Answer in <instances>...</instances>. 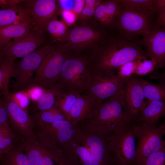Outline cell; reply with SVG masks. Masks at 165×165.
Here are the masks:
<instances>
[{"label":"cell","instance_id":"obj_1","mask_svg":"<svg viewBox=\"0 0 165 165\" xmlns=\"http://www.w3.org/2000/svg\"><path fill=\"white\" fill-rule=\"evenodd\" d=\"M84 53L92 70L106 72H116L128 62L147 58L139 43L122 34L107 37Z\"/></svg>","mask_w":165,"mask_h":165},{"label":"cell","instance_id":"obj_2","mask_svg":"<svg viewBox=\"0 0 165 165\" xmlns=\"http://www.w3.org/2000/svg\"><path fill=\"white\" fill-rule=\"evenodd\" d=\"M91 72L84 53L70 52L63 64L55 88L82 94L86 90Z\"/></svg>","mask_w":165,"mask_h":165},{"label":"cell","instance_id":"obj_3","mask_svg":"<svg viewBox=\"0 0 165 165\" xmlns=\"http://www.w3.org/2000/svg\"><path fill=\"white\" fill-rule=\"evenodd\" d=\"M70 51L63 44H50L42 64L35 73L30 86L45 91L53 90L60 75L63 64Z\"/></svg>","mask_w":165,"mask_h":165},{"label":"cell","instance_id":"obj_4","mask_svg":"<svg viewBox=\"0 0 165 165\" xmlns=\"http://www.w3.org/2000/svg\"><path fill=\"white\" fill-rule=\"evenodd\" d=\"M124 105L123 90L97 106L90 116L82 122L99 130L112 132L119 126L128 123L124 117Z\"/></svg>","mask_w":165,"mask_h":165},{"label":"cell","instance_id":"obj_5","mask_svg":"<svg viewBox=\"0 0 165 165\" xmlns=\"http://www.w3.org/2000/svg\"><path fill=\"white\" fill-rule=\"evenodd\" d=\"M112 132L99 130L81 122L75 138L85 147L101 165H116L109 147Z\"/></svg>","mask_w":165,"mask_h":165},{"label":"cell","instance_id":"obj_6","mask_svg":"<svg viewBox=\"0 0 165 165\" xmlns=\"http://www.w3.org/2000/svg\"><path fill=\"white\" fill-rule=\"evenodd\" d=\"M126 79L120 77L116 72L92 70L86 90L82 94L90 98L97 106L123 90Z\"/></svg>","mask_w":165,"mask_h":165},{"label":"cell","instance_id":"obj_7","mask_svg":"<svg viewBox=\"0 0 165 165\" xmlns=\"http://www.w3.org/2000/svg\"><path fill=\"white\" fill-rule=\"evenodd\" d=\"M107 37L104 26L93 21L70 29L67 40L63 44L71 52L79 53L90 50Z\"/></svg>","mask_w":165,"mask_h":165},{"label":"cell","instance_id":"obj_8","mask_svg":"<svg viewBox=\"0 0 165 165\" xmlns=\"http://www.w3.org/2000/svg\"><path fill=\"white\" fill-rule=\"evenodd\" d=\"M78 128L69 120H63L46 124L34 129L36 141L48 148L62 149L75 137Z\"/></svg>","mask_w":165,"mask_h":165},{"label":"cell","instance_id":"obj_9","mask_svg":"<svg viewBox=\"0 0 165 165\" xmlns=\"http://www.w3.org/2000/svg\"><path fill=\"white\" fill-rule=\"evenodd\" d=\"M136 139L130 124L124 123L113 130L109 147L116 165H134L137 152Z\"/></svg>","mask_w":165,"mask_h":165},{"label":"cell","instance_id":"obj_10","mask_svg":"<svg viewBox=\"0 0 165 165\" xmlns=\"http://www.w3.org/2000/svg\"><path fill=\"white\" fill-rule=\"evenodd\" d=\"M137 140L136 156L134 165H141L152 153L163 148V132L159 127L136 121L131 124Z\"/></svg>","mask_w":165,"mask_h":165},{"label":"cell","instance_id":"obj_11","mask_svg":"<svg viewBox=\"0 0 165 165\" xmlns=\"http://www.w3.org/2000/svg\"><path fill=\"white\" fill-rule=\"evenodd\" d=\"M151 16L145 13L125 8L121 5L113 24H115L122 34L126 37L131 38L137 35L143 37L149 33L153 27L151 26Z\"/></svg>","mask_w":165,"mask_h":165},{"label":"cell","instance_id":"obj_12","mask_svg":"<svg viewBox=\"0 0 165 165\" xmlns=\"http://www.w3.org/2000/svg\"><path fill=\"white\" fill-rule=\"evenodd\" d=\"M50 46H41L23 58L18 65H15V81L12 86L14 92L24 90L30 87L33 74L42 64Z\"/></svg>","mask_w":165,"mask_h":165},{"label":"cell","instance_id":"obj_13","mask_svg":"<svg viewBox=\"0 0 165 165\" xmlns=\"http://www.w3.org/2000/svg\"><path fill=\"white\" fill-rule=\"evenodd\" d=\"M145 98L142 79L133 75L127 79L123 89V112L128 123L138 120Z\"/></svg>","mask_w":165,"mask_h":165},{"label":"cell","instance_id":"obj_14","mask_svg":"<svg viewBox=\"0 0 165 165\" xmlns=\"http://www.w3.org/2000/svg\"><path fill=\"white\" fill-rule=\"evenodd\" d=\"M10 94L4 97V100L9 114L10 127L28 141L36 142L34 131L35 125L33 116L13 100Z\"/></svg>","mask_w":165,"mask_h":165},{"label":"cell","instance_id":"obj_15","mask_svg":"<svg viewBox=\"0 0 165 165\" xmlns=\"http://www.w3.org/2000/svg\"><path fill=\"white\" fill-rule=\"evenodd\" d=\"M17 144L22 148L32 165H55L62 162L64 157L61 149L47 148L37 141L30 142L20 135Z\"/></svg>","mask_w":165,"mask_h":165},{"label":"cell","instance_id":"obj_16","mask_svg":"<svg viewBox=\"0 0 165 165\" xmlns=\"http://www.w3.org/2000/svg\"><path fill=\"white\" fill-rule=\"evenodd\" d=\"M45 41L43 35L38 33L33 28L25 37L9 42L0 48V57L14 59L24 58L39 48Z\"/></svg>","mask_w":165,"mask_h":165},{"label":"cell","instance_id":"obj_17","mask_svg":"<svg viewBox=\"0 0 165 165\" xmlns=\"http://www.w3.org/2000/svg\"><path fill=\"white\" fill-rule=\"evenodd\" d=\"M142 43L146 48L147 57L155 64V70L165 66V28L157 24L143 37Z\"/></svg>","mask_w":165,"mask_h":165},{"label":"cell","instance_id":"obj_18","mask_svg":"<svg viewBox=\"0 0 165 165\" xmlns=\"http://www.w3.org/2000/svg\"><path fill=\"white\" fill-rule=\"evenodd\" d=\"M27 9H29L35 25L34 28L38 34L43 35L48 21L54 17L57 9L56 1L36 0L25 1Z\"/></svg>","mask_w":165,"mask_h":165},{"label":"cell","instance_id":"obj_19","mask_svg":"<svg viewBox=\"0 0 165 165\" xmlns=\"http://www.w3.org/2000/svg\"><path fill=\"white\" fill-rule=\"evenodd\" d=\"M61 149L73 165H101L90 151L75 138Z\"/></svg>","mask_w":165,"mask_h":165},{"label":"cell","instance_id":"obj_20","mask_svg":"<svg viewBox=\"0 0 165 165\" xmlns=\"http://www.w3.org/2000/svg\"><path fill=\"white\" fill-rule=\"evenodd\" d=\"M165 115V101L147 100L144 101L136 121L156 127L159 120Z\"/></svg>","mask_w":165,"mask_h":165},{"label":"cell","instance_id":"obj_21","mask_svg":"<svg viewBox=\"0 0 165 165\" xmlns=\"http://www.w3.org/2000/svg\"><path fill=\"white\" fill-rule=\"evenodd\" d=\"M96 107L90 98L86 95L81 94L71 109L69 120L77 125L87 119Z\"/></svg>","mask_w":165,"mask_h":165},{"label":"cell","instance_id":"obj_22","mask_svg":"<svg viewBox=\"0 0 165 165\" xmlns=\"http://www.w3.org/2000/svg\"><path fill=\"white\" fill-rule=\"evenodd\" d=\"M33 24L35 25L34 22L29 21L0 27V48L9 43L13 38L15 40L28 35L34 28Z\"/></svg>","mask_w":165,"mask_h":165},{"label":"cell","instance_id":"obj_23","mask_svg":"<svg viewBox=\"0 0 165 165\" xmlns=\"http://www.w3.org/2000/svg\"><path fill=\"white\" fill-rule=\"evenodd\" d=\"M29 21L34 22L28 9L13 8L0 10V27Z\"/></svg>","mask_w":165,"mask_h":165},{"label":"cell","instance_id":"obj_24","mask_svg":"<svg viewBox=\"0 0 165 165\" xmlns=\"http://www.w3.org/2000/svg\"><path fill=\"white\" fill-rule=\"evenodd\" d=\"M15 59L0 57V90L4 97L10 94L9 84L10 78L14 77L15 71Z\"/></svg>","mask_w":165,"mask_h":165},{"label":"cell","instance_id":"obj_25","mask_svg":"<svg viewBox=\"0 0 165 165\" xmlns=\"http://www.w3.org/2000/svg\"><path fill=\"white\" fill-rule=\"evenodd\" d=\"M45 30L54 42L63 44L67 40L70 29L64 22L57 20L54 17L48 21Z\"/></svg>","mask_w":165,"mask_h":165},{"label":"cell","instance_id":"obj_26","mask_svg":"<svg viewBox=\"0 0 165 165\" xmlns=\"http://www.w3.org/2000/svg\"><path fill=\"white\" fill-rule=\"evenodd\" d=\"M20 134L10 126L0 127V159L17 145Z\"/></svg>","mask_w":165,"mask_h":165},{"label":"cell","instance_id":"obj_27","mask_svg":"<svg viewBox=\"0 0 165 165\" xmlns=\"http://www.w3.org/2000/svg\"><path fill=\"white\" fill-rule=\"evenodd\" d=\"M32 116L35 123L34 128L56 121L68 120L56 106L50 110L36 112L33 114Z\"/></svg>","mask_w":165,"mask_h":165},{"label":"cell","instance_id":"obj_28","mask_svg":"<svg viewBox=\"0 0 165 165\" xmlns=\"http://www.w3.org/2000/svg\"><path fill=\"white\" fill-rule=\"evenodd\" d=\"M56 106L69 120L71 109L78 97L81 95L55 88Z\"/></svg>","mask_w":165,"mask_h":165},{"label":"cell","instance_id":"obj_29","mask_svg":"<svg viewBox=\"0 0 165 165\" xmlns=\"http://www.w3.org/2000/svg\"><path fill=\"white\" fill-rule=\"evenodd\" d=\"M1 165H32L22 148L18 144L0 160Z\"/></svg>","mask_w":165,"mask_h":165},{"label":"cell","instance_id":"obj_30","mask_svg":"<svg viewBox=\"0 0 165 165\" xmlns=\"http://www.w3.org/2000/svg\"><path fill=\"white\" fill-rule=\"evenodd\" d=\"M56 90L46 91L40 98L35 101L32 106L33 114L38 112L47 110L56 106Z\"/></svg>","mask_w":165,"mask_h":165},{"label":"cell","instance_id":"obj_31","mask_svg":"<svg viewBox=\"0 0 165 165\" xmlns=\"http://www.w3.org/2000/svg\"><path fill=\"white\" fill-rule=\"evenodd\" d=\"M142 82L145 98L165 101V85L154 84L142 79Z\"/></svg>","mask_w":165,"mask_h":165},{"label":"cell","instance_id":"obj_32","mask_svg":"<svg viewBox=\"0 0 165 165\" xmlns=\"http://www.w3.org/2000/svg\"><path fill=\"white\" fill-rule=\"evenodd\" d=\"M121 6L125 8L147 13L152 16L154 13L153 0H121Z\"/></svg>","mask_w":165,"mask_h":165},{"label":"cell","instance_id":"obj_33","mask_svg":"<svg viewBox=\"0 0 165 165\" xmlns=\"http://www.w3.org/2000/svg\"><path fill=\"white\" fill-rule=\"evenodd\" d=\"M102 2L99 0H85L84 6L77 20L79 25H85L94 16L95 10Z\"/></svg>","mask_w":165,"mask_h":165},{"label":"cell","instance_id":"obj_34","mask_svg":"<svg viewBox=\"0 0 165 165\" xmlns=\"http://www.w3.org/2000/svg\"><path fill=\"white\" fill-rule=\"evenodd\" d=\"M105 2L108 26L113 24L120 9L119 0H109Z\"/></svg>","mask_w":165,"mask_h":165},{"label":"cell","instance_id":"obj_35","mask_svg":"<svg viewBox=\"0 0 165 165\" xmlns=\"http://www.w3.org/2000/svg\"><path fill=\"white\" fill-rule=\"evenodd\" d=\"M155 68V64L152 60L139 59L137 60L134 74L139 76L145 75L153 72Z\"/></svg>","mask_w":165,"mask_h":165},{"label":"cell","instance_id":"obj_36","mask_svg":"<svg viewBox=\"0 0 165 165\" xmlns=\"http://www.w3.org/2000/svg\"><path fill=\"white\" fill-rule=\"evenodd\" d=\"M138 60L128 62L121 66L117 69V74L124 79L132 76L133 74H134Z\"/></svg>","mask_w":165,"mask_h":165},{"label":"cell","instance_id":"obj_37","mask_svg":"<svg viewBox=\"0 0 165 165\" xmlns=\"http://www.w3.org/2000/svg\"><path fill=\"white\" fill-rule=\"evenodd\" d=\"M141 165H165V148L152 154Z\"/></svg>","mask_w":165,"mask_h":165},{"label":"cell","instance_id":"obj_38","mask_svg":"<svg viewBox=\"0 0 165 165\" xmlns=\"http://www.w3.org/2000/svg\"><path fill=\"white\" fill-rule=\"evenodd\" d=\"M94 16L96 21L101 24L108 26L105 1H102L97 7Z\"/></svg>","mask_w":165,"mask_h":165},{"label":"cell","instance_id":"obj_39","mask_svg":"<svg viewBox=\"0 0 165 165\" xmlns=\"http://www.w3.org/2000/svg\"><path fill=\"white\" fill-rule=\"evenodd\" d=\"M10 95L12 99L21 107L25 108H24L28 105L29 97L25 91H19L15 92L13 94L10 93Z\"/></svg>","mask_w":165,"mask_h":165},{"label":"cell","instance_id":"obj_40","mask_svg":"<svg viewBox=\"0 0 165 165\" xmlns=\"http://www.w3.org/2000/svg\"><path fill=\"white\" fill-rule=\"evenodd\" d=\"M9 125V114L4 99L0 100V127Z\"/></svg>","mask_w":165,"mask_h":165},{"label":"cell","instance_id":"obj_41","mask_svg":"<svg viewBox=\"0 0 165 165\" xmlns=\"http://www.w3.org/2000/svg\"><path fill=\"white\" fill-rule=\"evenodd\" d=\"M27 89V91H25L29 97L35 101H38L46 91L40 88L35 87H31Z\"/></svg>","mask_w":165,"mask_h":165},{"label":"cell","instance_id":"obj_42","mask_svg":"<svg viewBox=\"0 0 165 165\" xmlns=\"http://www.w3.org/2000/svg\"><path fill=\"white\" fill-rule=\"evenodd\" d=\"M62 16L64 22L67 25L73 24L77 19L76 15L72 10H63Z\"/></svg>","mask_w":165,"mask_h":165},{"label":"cell","instance_id":"obj_43","mask_svg":"<svg viewBox=\"0 0 165 165\" xmlns=\"http://www.w3.org/2000/svg\"><path fill=\"white\" fill-rule=\"evenodd\" d=\"M84 5L85 0H78L74 1V5L72 10L76 15L77 19L81 13Z\"/></svg>","mask_w":165,"mask_h":165},{"label":"cell","instance_id":"obj_44","mask_svg":"<svg viewBox=\"0 0 165 165\" xmlns=\"http://www.w3.org/2000/svg\"><path fill=\"white\" fill-rule=\"evenodd\" d=\"M22 0H0V6L3 8H14L15 5L24 2Z\"/></svg>","mask_w":165,"mask_h":165},{"label":"cell","instance_id":"obj_45","mask_svg":"<svg viewBox=\"0 0 165 165\" xmlns=\"http://www.w3.org/2000/svg\"><path fill=\"white\" fill-rule=\"evenodd\" d=\"M157 13L156 24L165 28V8Z\"/></svg>","mask_w":165,"mask_h":165},{"label":"cell","instance_id":"obj_46","mask_svg":"<svg viewBox=\"0 0 165 165\" xmlns=\"http://www.w3.org/2000/svg\"><path fill=\"white\" fill-rule=\"evenodd\" d=\"M153 7L154 13H157L165 8V0H153Z\"/></svg>","mask_w":165,"mask_h":165},{"label":"cell","instance_id":"obj_47","mask_svg":"<svg viewBox=\"0 0 165 165\" xmlns=\"http://www.w3.org/2000/svg\"><path fill=\"white\" fill-rule=\"evenodd\" d=\"M150 78L158 79L160 81L159 83L165 85V69L163 73L153 72L150 76Z\"/></svg>","mask_w":165,"mask_h":165},{"label":"cell","instance_id":"obj_48","mask_svg":"<svg viewBox=\"0 0 165 165\" xmlns=\"http://www.w3.org/2000/svg\"><path fill=\"white\" fill-rule=\"evenodd\" d=\"M55 165H73V164L67 158L63 161Z\"/></svg>","mask_w":165,"mask_h":165},{"label":"cell","instance_id":"obj_49","mask_svg":"<svg viewBox=\"0 0 165 165\" xmlns=\"http://www.w3.org/2000/svg\"><path fill=\"white\" fill-rule=\"evenodd\" d=\"M159 127L163 132L164 134L165 135V117L164 121Z\"/></svg>","mask_w":165,"mask_h":165},{"label":"cell","instance_id":"obj_50","mask_svg":"<svg viewBox=\"0 0 165 165\" xmlns=\"http://www.w3.org/2000/svg\"><path fill=\"white\" fill-rule=\"evenodd\" d=\"M163 147L165 148V141L164 140L163 141Z\"/></svg>","mask_w":165,"mask_h":165}]
</instances>
